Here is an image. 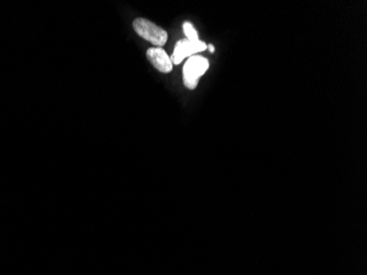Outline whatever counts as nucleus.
<instances>
[{
	"label": "nucleus",
	"instance_id": "1",
	"mask_svg": "<svg viewBox=\"0 0 367 275\" xmlns=\"http://www.w3.org/2000/svg\"><path fill=\"white\" fill-rule=\"evenodd\" d=\"M133 29L137 33V36H140L146 41L151 42L157 47H163L168 42V32L150 20L137 18L133 21Z\"/></svg>",
	"mask_w": 367,
	"mask_h": 275
},
{
	"label": "nucleus",
	"instance_id": "2",
	"mask_svg": "<svg viewBox=\"0 0 367 275\" xmlns=\"http://www.w3.org/2000/svg\"><path fill=\"white\" fill-rule=\"evenodd\" d=\"M209 69V60L199 55L190 56L184 66V84L189 89L197 87L198 80Z\"/></svg>",
	"mask_w": 367,
	"mask_h": 275
},
{
	"label": "nucleus",
	"instance_id": "3",
	"mask_svg": "<svg viewBox=\"0 0 367 275\" xmlns=\"http://www.w3.org/2000/svg\"><path fill=\"white\" fill-rule=\"evenodd\" d=\"M205 49H207V44L205 42L200 41V40L190 41L188 38H183L176 44L173 55L170 56V60L175 65H179L184 58H190L196 53L203 52Z\"/></svg>",
	"mask_w": 367,
	"mask_h": 275
},
{
	"label": "nucleus",
	"instance_id": "4",
	"mask_svg": "<svg viewBox=\"0 0 367 275\" xmlns=\"http://www.w3.org/2000/svg\"><path fill=\"white\" fill-rule=\"evenodd\" d=\"M146 56H148V60L153 64L154 67L161 73L168 74L173 69V63H172L168 53L165 52L162 47L148 49Z\"/></svg>",
	"mask_w": 367,
	"mask_h": 275
},
{
	"label": "nucleus",
	"instance_id": "5",
	"mask_svg": "<svg viewBox=\"0 0 367 275\" xmlns=\"http://www.w3.org/2000/svg\"><path fill=\"white\" fill-rule=\"evenodd\" d=\"M183 28L184 33H185L186 38H188V40H190V41H197V40H199V38H198L197 31H196L194 25H192L190 22H185Z\"/></svg>",
	"mask_w": 367,
	"mask_h": 275
},
{
	"label": "nucleus",
	"instance_id": "6",
	"mask_svg": "<svg viewBox=\"0 0 367 275\" xmlns=\"http://www.w3.org/2000/svg\"><path fill=\"white\" fill-rule=\"evenodd\" d=\"M208 47L209 49V51H210V52H214V45H212V44H210V45H208Z\"/></svg>",
	"mask_w": 367,
	"mask_h": 275
}]
</instances>
